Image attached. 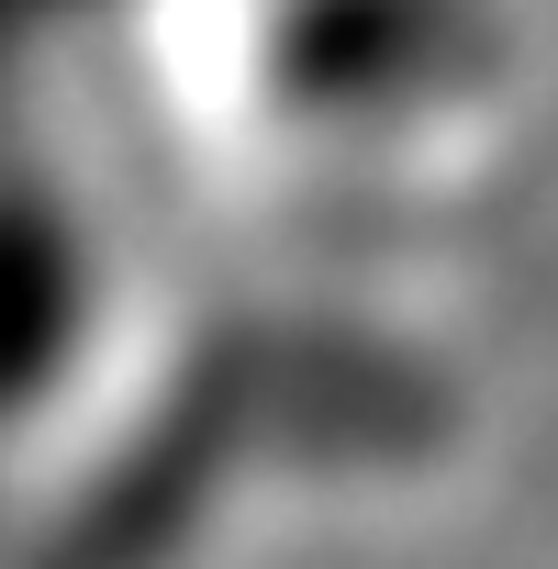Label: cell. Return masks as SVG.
<instances>
[{
	"instance_id": "6da1fadb",
	"label": "cell",
	"mask_w": 558,
	"mask_h": 569,
	"mask_svg": "<svg viewBox=\"0 0 558 569\" xmlns=\"http://www.w3.org/2000/svg\"><path fill=\"white\" fill-rule=\"evenodd\" d=\"M179 358L212 380L246 469L391 480V469H425L458 447V380L413 336L358 325V313L246 302V313H212Z\"/></svg>"
},
{
	"instance_id": "7a4b0ae2",
	"label": "cell",
	"mask_w": 558,
	"mask_h": 569,
	"mask_svg": "<svg viewBox=\"0 0 558 569\" xmlns=\"http://www.w3.org/2000/svg\"><path fill=\"white\" fill-rule=\"evenodd\" d=\"M514 68L502 0H268L257 12V101L313 134H402L425 112H469Z\"/></svg>"
},
{
	"instance_id": "3957f363",
	"label": "cell",
	"mask_w": 558,
	"mask_h": 569,
	"mask_svg": "<svg viewBox=\"0 0 558 569\" xmlns=\"http://www.w3.org/2000/svg\"><path fill=\"white\" fill-rule=\"evenodd\" d=\"M235 480H246V447H235L212 380L190 358H168L146 380V402L34 513H0V569H179L212 536Z\"/></svg>"
},
{
	"instance_id": "277c9868",
	"label": "cell",
	"mask_w": 558,
	"mask_h": 569,
	"mask_svg": "<svg viewBox=\"0 0 558 569\" xmlns=\"http://www.w3.org/2000/svg\"><path fill=\"white\" fill-rule=\"evenodd\" d=\"M90 336H101V246L79 201L34 157H0V436L68 402Z\"/></svg>"
},
{
	"instance_id": "5b68a950",
	"label": "cell",
	"mask_w": 558,
	"mask_h": 569,
	"mask_svg": "<svg viewBox=\"0 0 558 569\" xmlns=\"http://www.w3.org/2000/svg\"><path fill=\"white\" fill-rule=\"evenodd\" d=\"M12 57H23V23L0 12V112H12Z\"/></svg>"
},
{
	"instance_id": "8992f818",
	"label": "cell",
	"mask_w": 558,
	"mask_h": 569,
	"mask_svg": "<svg viewBox=\"0 0 558 569\" xmlns=\"http://www.w3.org/2000/svg\"><path fill=\"white\" fill-rule=\"evenodd\" d=\"M0 12H12V23H34V12H68V0H0Z\"/></svg>"
}]
</instances>
